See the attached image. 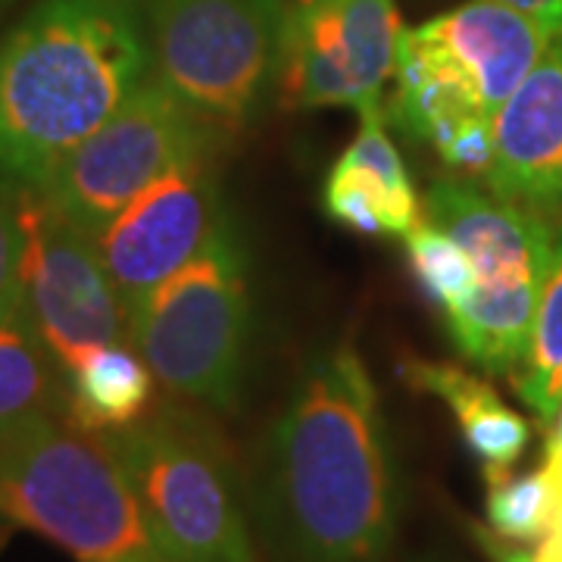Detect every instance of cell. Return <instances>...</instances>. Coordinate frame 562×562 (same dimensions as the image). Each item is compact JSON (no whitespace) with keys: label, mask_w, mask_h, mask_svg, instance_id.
Here are the masks:
<instances>
[{"label":"cell","mask_w":562,"mask_h":562,"mask_svg":"<svg viewBox=\"0 0 562 562\" xmlns=\"http://www.w3.org/2000/svg\"><path fill=\"white\" fill-rule=\"evenodd\" d=\"M244 484L266 562H391L401 469L379 384L350 338L303 362Z\"/></svg>","instance_id":"obj_1"},{"label":"cell","mask_w":562,"mask_h":562,"mask_svg":"<svg viewBox=\"0 0 562 562\" xmlns=\"http://www.w3.org/2000/svg\"><path fill=\"white\" fill-rule=\"evenodd\" d=\"M147 76L144 0H38L0 35V191H38Z\"/></svg>","instance_id":"obj_2"},{"label":"cell","mask_w":562,"mask_h":562,"mask_svg":"<svg viewBox=\"0 0 562 562\" xmlns=\"http://www.w3.org/2000/svg\"><path fill=\"white\" fill-rule=\"evenodd\" d=\"M140 503L169 562H266L247 509V484L216 425L162 403L98 435Z\"/></svg>","instance_id":"obj_3"},{"label":"cell","mask_w":562,"mask_h":562,"mask_svg":"<svg viewBox=\"0 0 562 562\" xmlns=\"http://www.w3.org/2000/svg\"><path fill=\"white\" fill-rule=\"evenodd\" d=\"M0 516L79 562H169L106 443L63 416L0 438Z\"/></svg>","instance_id":"obj_4"},{"label":"cell","mask_w":562,"mask_h":562,"mask_svg":"<svg viewBox=\"0 0 562 562\" xmlns=\"http://www.w3.org/2000/svg\"><path fill=\"white\" fill-rule=\"evenodd\" d=\"M128 344L181 401L235 409L250 344V266L225 213L201 250L128 316Z\"/></svg>","instance_id":"obj_5"},{"label":"cell","mask_w":562,"mask_h":562,"mask_svg":"<svg viewBox=\"0 0 562 562\" xmlns=\"http://www.w3.org/2000/svg\"><path fill=\"white\" fill-rule=\"evenodd\" d=\"M422 210L462 244L475 266L472 297L443 316L457 350L487 372L519 369L553 257V228L538 210L503 201L465 179L435 181Z\"/></svg>","instance_id":"obj_6"},{"label":"cell","mask_w":562,"mask_h":562,"mask_svg":"<svg viewBox=\"0 0 562 562\" xmlns=\"http://www.w3.org/2000/svg\"><path fill=\"white\" fill-rule=\"evenodd\" d=\"M288 0H144L150 76L210 128L238 132L279 79Z\"/></svg>","instance_id":"obj_7"},{"label":"cell","mask_w":562,"mask_h":562,"mask_svg":"<svg viewBox=\"0 0 562 562\" xmlns=\"http://www.w3.org/2000/svg\"><path fill=\"white\" fill-rule=\"evenodd\" d=\"M210 144H216V132L147 76L98 132L57 162L38 194L88 235H98L172 162Z\"/></svg>","instance_id":"obj_8"},{"label":"cell","mask_w":562,"mask_h":562,"mask_svg":"<svg viewBox=\"0 0 562 562\" xmlns=\"http://www.w3.org/2000/svg\"><path fill=\"white\" fill-rule=\"evenodd\" d=\"M25 232V313L60 375L91 350L128 341V313L103 269L94 235L38 191H16Z\"/></svg>","instance_id":"obj_9"},{"label":"cell","mask_w":562,"mask_h":562,"mask_svg":"<svg viewBox=\"0 0 562 562\" xmlns=\"http://www.w3.org/2000/svg\"><path fill=\"white\" fill-rule=\"evenodd\" d=\"M403 25L394 0H294L281 38V101L301 110H384Z\"/></svg>","instance_id":"obj_10"},{"label":"cell","mask_w":562,"mask_h":562,"mask_svg":"<svg viewBox=\"0 0 562 562\" xmlns=\"http://www.w3.org/2000/svg\"><path fill=\"white\" fill-rule=\"evenodd\" d=\"M225 216L216 144L184 154L94 235L103 269L132 316L201 250Z\"/></svg>","instance_id":"obj_11"},{"label":"cell","mask_w":562,"mask_h":562,"mask_svg":"<svg viewBox=\"0 0 562 562\" xmlns=\"http://www.w3.org/2000/svg\"><path fill=\"white\" fill-rule=\"evenodd\" d=\"M413 35L453 72L487 120L557 38L541 20L506 0H469L416 25Z\"/></svg>","instance_id":"obj_12"},{"label":"cell","mask_w":562,"mask_h":562,"mask_svg":"<svg viewBox=\"0 0 562 562\" xmlns=\"http://www.w3.org/2000/svg\"><path fill=\"white\" fill-rule=\"evenodd\" d=\"M487 191L528 210L562 206V35L491 120Z\"/></svg>","instance_id":"obj_13"},{"label":"cell","mask_w":562,"mask_h":562,"mask_svg":"<svg viewBox=\"0 0 562 562\" xmlns=\"http://www.w3.org/2000/svg\"><path fill=\"white\" fill-rule=\"evenodd\" d=\"M403 379L416 391L435 394L450 406L453 419L460 425L462 441L469 453L482 462L487 482L509 475V469L519 462L528 447L531 428L519 413H513L497 397L491 384L469 375L460 366L425 360L403 362Z\"/></svg>","instance_id":"obj_14"},{"label":"cell","mask_w":562,"mask_h":562,"mask_svg":"<svg viewBox=\"0 0 562 562\" xmlns=\"http://www.w3.org/2000/svg\"><path fill=\"white\" fill-rule=\"evenodd\" d=\"M154 382L132 344H106L63 372V419L88 435L125 428L154 409Z\"/></svg>","instance_id":"obj_15"},{"label":"cell","mask_w":562,"mask_h":562,"mask_svg":"<svg viewBox=\"0 0 562 562\" xmlns=\"http://www.w3.org/2000/svg\"><path fill=\"white\" fill-rule=\"evenodd\" d=\"M325 179L360 188L382 216L384 238H403L413 225H419V194L387 135L384 110L362 113L357 138L328 169Z\"/></svg>","instance_id":"obj_16"},{"label":"cell","mask_w":562,"mask_h":562,"mask_svg":"<svg viewBox=\"0 0 562 562\" xmlns=\"http://www.w3.org/2000/svg\"><path fill=\"white\" fill-rule=\"evenodd\" d=\"M41 416H63V375L22 310L0 316V438Z\"/></svg>","instance_id":"obj_17"},{"label":"cell","mask_w":562,"mask_h":562,"mask_svg":"<svg viewBox=\"0 0 562 562\" xmlns=\"http://www.w3.org/2000/svg\"><path fill=\"white\" fill-rule=\"evenodd\" d=\"M522 401L547 425L562 409V235L553 241V257L541 288L531 347L516 382Z\"/></svg>","instance_id":"obj_18"},{"label":"cell","mask_w":562,"mask_h":562,"mask_svg":"<svg viewBox=\"0 0 562 562\" xmlns=\"http://www.w3.org/2000/svg\"><path fill=\"white\" fill-rule=\"evenodd\" d=\"M403 250L409 272L425 294V301L443 316L460 310L475 291V266L462 244L435 222H419L403 235Z\"/></svg>","instance_id":"obj_19"},{"label":"cell","mask_w":562,"mask_h":562,"mask_svg":"<svg viewBox=\"0 0 562 562\" xmlns=\"http://www.w3.org/2000/svg\"><path fill=\"white\" fill-rule=\"evenodd\" d=\"M487 525L491 531L513 543H541L553 528L557 497L547 472L503 475L487 482Z\"/></svg>","instance_id":"obj_20"},{"label":"cell","mask_w":562,"mask_h":562,"mask_svg":"<svg viewBox=\"0 0 562 562\" xmlns=\"http://www.w3.org/2000/svg\"><path fill=\"white\" fill-rule=\"evenodd\" d=\"M22 254H25V232H22L16 194L0 191V316L25 310Z\"/></svg>","instance_id":"obj_21"},{"label":"cell","mask_w":562,"mask_h":562,"mask_svg":"<svg viewBox=\"0 0 562 562\" xmlns=\"http://www.w3.org/2000/svg\"><path fill=\"white\" fill-rule=\"evenodd\" d=\"M472 538L482 543L484 553H487L494 562H528V553H525L522 547H513L509 541H503V538H497L491 528H479V525H472Z\"/></svg>","instance_id":"obj_22"},{"label":"cell","mask_w":562,"mask_h":562,"mask_svg":"<svg viewBox=\"0 0 562 562\" xmlns=\"http://www.w3.org/2000/svg\"><path fill=\"white\" fill-rule=\"evenodd\" d=\"M506 3H513L525 13H531L535 20H541L557 38L562 35V0H506Z\"/></svg>","instance_id":"obj_23"},{"label":"cell","mask_w":562,"mask_h":562,"mask_svg":"<svg viewBox=\"0 0 562 562\" xmlns=\"http://www.w3.org/2000/svg\"><path fill=\"white\" fill-rule=\"evenodd\" d=\"M547 441L550 443H562V409L547 422Z\"/></svg>","instance_id":"obj_24"},{"label":"cell","mask_w":562,"mask_h":562,"mask_svg":"<svg viewBox=\"0 0 562 562\" xmlns=\"http://www.w3.org/2000/svg\"><path fill=\"white\" fill-rule=\"evenodd\" d=\"M10 3H13V0H0V13H3V10H7Z\"/></svg>","instance_id":"obj_25"},{"label":"cell","mask_w":562,"mask_h":562,"mask_svg":"<svg viewBox=\"0 0 562 562\" xmlns=\"http://www.w3.org/2000/svg\"><path fill=\"white\" fill-rule=\"evenodd\" d=\"M425 562H438V560H425Z\"/></svg>","instance_id":"obj_26"},{"label":"cell","mask_w":562,"mask_h":562,"mask_svg":"<svg viewBox=\"0 0 562 562\" xmlns=\"http://www.w3.org/2000/svg\"><path fill=\"white\" fill-rule=\"evenodd\" d=\"M0 519H3V516H0Z\"/></svg>","instance_id":"obj_27"}]
</instances>
